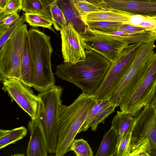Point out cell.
<instances>
[{"instance_id": "obj_2", "label": "cell", "mask_w": 156, "mask_h": 156, "mask_svg": "<svg viewBox=\"0 0 156 156\" xmlns=\"http://www.w3.org/2000/svg\"><path fill=\"white\" fill-rule=\"evenodd\" d=\"M95 101L94 95L82 93L69 106L61 104L57 122L58 138L55 151L56 156L70 151L71 143L83 124Z\"/></svg>"}, {"instance_id": "obj_18", "label": "cell", "mask_w": 156, "mask_h": 156, "mask_svg": "<svg viewBox=\"0 0 156 156\" xmlns=\"http://www.w3.org/2000/svg\"><path fill=\"white\" fill-rule=\"evenodd\" d=\"M134 121V117L130 114L117 111L116 115L112 119L111 126L117 133V147L122 139L131 132Z\"/></svg>"}, {"instance_id": "obj_15", "label": "cell", "mask_w": 156, "mask_h": 156, "mask_svg": "<svg viewBox=\"0 0 156 156\" xmlns=\"http://www.w3.org/2000/svg\"><path fill=\"white\" fill-rule=\"evenodd\" d=\"M30 139L27 150V156H47L48 150L43 133L37 118L29 121Z\"/></svg>"}, {"instance_id": "obj_11", "label": "cell", "mask_w": 156, "mask_h": 156, "mask_svg": "<svg viewBox=\"0 0 156 156\" xmlns=\"http://www.w3.org/2000/svg\"><path fill=\"white\" fill-rule=\"evenodd\" d=\"M2 89L7 92L13 101L26 112L32 119L37 118L39 100L37 95L30 87L21 80L15 78H10L2 81Z\"/></svg>"}, {"instance_id": "obj_13", "label": "cell", "mask_w": 156, "mask_h": 156, "mask_svg": "<svg viewBox=\"0 0 156 156\" xmlns=\"http://www.w3.org/2000/svg\"><path fill=\"white\" fill-rule=\"evenodd\" d=\"M118 106L110 102L108 99L95 100L93 106L87 116L78 133L87 131L91 127L92 131L97 130L98 125L101 122L104 123L105 119L111 114L114 112Z\"/></svg>"}, {"instance_id": "obj_37", "label": "cell", "mask_w": 156, "mask_h": 156, "mask_svg": "<svg viewBox=\"0 0 156 156\" xmlns=\"http://www.w3.org/2000/svg\"><path fill=\"white\" fill-rule=\"evenodd\" d=\"M135 0V1H143L156 2V0Z\"/></svg>"}, {"instance_id": "obj_20", "label": "cell", "mask_w": 156, "mask_h": 156, "mask_svg": "<svg viewBox=\"0 0 156 156\" xmlns=\"http://www.w3.org/2000/svg\"><path fill=\"white\" fill-rule=\"evenodd\" d=\"M118 136L115 130L111 127L104 136L95 156H115Z\"/></svg>"}, {"instance_id": "obj_9", "label": "cell", "mask_w": 156, "mask_h": 156, "mask_svg": "<svg viewBox=\"0 0 156 156\" xmlns=\"http://www.w3.org/2000/svg\"><path fill=\"white\" fill-rule=\"evenodd\" d=\"M134 118L131 133L132 148L145 140L151 147L150 156H156V111L150 104L143 107Z\"/></svg>"}, {"instance_id": "obj_30", "label": "cell", "mask_w": 156, "mask_h": 156, "mask_svg": "<svg viewBox=\"0 0 156 156\" xmlns=\"http://www.w3.org/2000/svg\"><path fill=\"white\" fill-rule=\"evenodd\" d=\"M131 133L127 134L119 143L115 156H130L131 153Z\"/></svg>"}, {"instance_id": "obj_14", "label": "cell", "mask_w": 156, "mask_h": 156, "mask_svg": "<svg viewBox=\"0 0 156 156\" xmlns=\"http://www.w3.org/2000/svg\"><path fill=\"white\" fill-rule=\"evenodd\" d=\"M105 1L108 8L144 16L156 15V2L126 0Z\"/></svg>"}, {"instance_id": "obj_19", "label": "cell", "mask_w": 156, "mask_h": 156, "mask_svg": "<svg viewBox=\"0 0 156 156\" xmlns=\"http://www.w3.org/2000/svg\"><path fill=\"white\" fill-rule=\"evenodd\" d=\"M128 12L114 9H107L93 12L88 14L84 21H106L122 23L125 24L127 21Z\"/></svg>"}, {"instance_id": "obj_32", "label": "cell", "mask_w": 156, "mask_h": 156, "mask_svg": "<svg viewBox=\"0 0 156 156\" xmlns=\"http://www.w3.org/2000/svg\"><path fill=\"white\" fill-rule=\"evenodd\" d=\"M149 29H147L135 26L129 24L123 23L120 27L119 28V30H122L130 32H140Z\"/></svg>"}, {"instance_id": "obj_17", "label": "cell", "mask_w": 156, "mask_h": 156, "mask_svg": "<svg viewBox=\"0 0 156 156\" xmlns=\"http://www.w3.org/2000/svg\"><path fill=\"white\" fill-rule=\"evenodd\" d=\"M21 80L25 84L33 87L34 81L33 63L27 34L24 40L20 66Z\"/></svg>"}, {"instance_id": "obj_24", "label": "cell", "mask_w": 156, "mask_h": 156, "mask_svg": "<svg viewBox=\"0 0 156 156\" xmlns=\"http://www.w3.org/2000/svg\"><path fill=\"white\" fill-rule=\"evenodd\" d=\"M86 22L90 29L104 33L117 31L123 24L120 22L106 21H86Z\"/></svg>"}, {"instance_id": "obj_27", "label": "cell", "mask_w": 156, "mask_h": 156, "mask_svg": "<svg viewBox=\"0 0 156 156\" xmlns=\"http://www.w3.org/2000/svg\"><path fill=\"white\" fill-rule=\"evenodd\" d=\"M72 0L84 21V19L88 14L105 10L93 5L85 0Z\"/></svg>"}, {"instance_id": "obj_31", "label": "cell", "mask_w": 156, "mask_h": 156, "mask_svg": "<svg viewBox=\"0 0 156 156\" xmlns=\"http://www.w3.org/2000/svg\"><path fill=\"white\" fill-rule=\"evenodd\" d=\"M20 17L17 13H15L0 18V34L9 28Z\"/></svg>"}, {"instance_id": "obj_33", "label": "cell", "mask_w": 156, "mask_h": 156, "mask_svg": "<svg viewBox=\"0 0 156 156\" xmlns=\"http://www.w3.org/2000/svg\"><path fill=\"white\" fill-rule=\"evenodd\" d=\"M87 2L103 9H107L105 0H85Z\"/></svg>"}, {"instance_id": "obj_34", "label": "cell", "mask_w": 156, "mask_h": 156, "mask_svg": "<svg viewBox=\"0 0 156 156\" xmlns=\"http://www.w3.org/2000/svg\"><path fill=\"white\" fill-rule=\"evenodd\" d=\"M9 0H0V10H2L5 6Z\"/></svg>"}, {"instance_id": "obj_12", "label": "cell", "mask_w": 156, "mask_h": 156, "mask_svg": "<svg viewBox=\"0 0 156 156\" xmlns=\"http://www.w3.org/2000/svg\"><path fill=\"white\" fill-rule=\"evenodd\" d=\"M60 33L64 62L75 63L84 60L86 49L83 37L70 23L63 27Z\"/></svg>"}, {"instance_id": "obj_5", "label": "cell", "mask_w": 156, "mask_h": 156, "mask_svg": "<svg viewBox=\"0 0 156 156\" xmlns=\"http://www.w3.org/2000/svg\"><path fill=\"white\" fill-rule=\"evenodd\" d=\"M154 41L144 43L127 72L108 100L119 106L120 101L134 92L146 76L153 61Z\"/></svg>"}, {"instance_id": "obj_36", "label": "cell", "mask_w": 156, "mask_h": 156, "mask_svg": "<svg viewBox=\"0 0 156 156\" xmlns=\"http://www.w3.org/2000/svg\"><path fill=\"white\" fill-rule=\"evenodd\" d=\"M156 103V94L154 97V98H153V100L151 102L150 104L151 105H154Z\"/></svg>"}, {"instance_id": "obj_29", "label": "cell", "mask_w": 156, "mask_h": 156, "mask_svg": "<svg viewBox=\"0 0 156 156\" xmlns=\"http://www.w3.org/2000/svg\"><path fill=\"white\" fill-rule=\"evenodd\" d=\"M23 0H9L5 7L0 10V18L18 12L22 10Z\"/></svg>"}, {"instance_id": "obj_38", "label": "cell", "mask_w": 156, "mask_h": 156, "mask_svg": "<svg viewBox=\"0 0 156 156\" xmlns=\"http://www.w3.org/2000/svg\"><path fill=\"white\" fill-rule=\"evenodd\" d=\"M155 109V110L156 111V103L154 105Z\"/></svg>"}, {"instance_id": "obj_1", "label": "cell", "mask_w": 156, "mask_h": 156, "mask_svg": "<svg viewBox=\"0 0 156 156\" xmlns=\"http://www.w3.org/2000/svg\"><path fill=\"white\" fill-rule=\"evenodd\" d=\"M86 58L73 63H63L56 66L55 74L61 80L71 83L83 93L94 95L102 83L111 64L101 54L86 50Z\"/></svg>"}, {"instance_id": "obj_26", "label": "cell", "mask_w": 156, "mask_h": 156, "mask_svg": "<svg viewBox=\"0 0 156 156\" xmlns=\"http://www.w3.org/2000/svg\"><path fill=\"white\" fill-rule=\"evenodd\" d=\"M77 156H92L93 153L87 141L83 139H74L70 147Z\"/></svg>"}, {"instance_id": "obj_35", "label": "cell", "mask_w": 156, "mask_h": 156, "mask_svg": "<svg viewBox=\"0 0 156 156\" xmlns=\"http://www.w3.org/2000/svg\"><path fill=\"white\" fill-rule=\"evenodd\" d=\"M44 3L50 5L54 2L55 0H41Z\"/></svg>"}, {"instance_id": "obj_21", "label": "cell", "mask_w": 156, "mask_h": 156, "mask_svg": "<svg viewBox=\"0 0 156 156\" xmlns=\"http://www.w3.org/2000/svg\"><path fill=\"white\" fill-rule=\"evenodd\" d=\"M27 133L26 128L21 126L11 129H0V149L14 144L23 139Z\"/></svg>"}, {"instance_id": "obj_6", "label": "cell", "mask_w": 156, "mask_h": 156, "mask_svg": "<svg viewBox=\"0 0 156 156\" xmlns=\"http://www.w3.org/2000/svg\"><path fill=\"white\" fill-rule=\"evenodd\" d=\"M28 31L27 25L24 23L16 30L0 50L1 81L10 78L21 80V60Z\"/></svg>"}, {"instance_id": "obj_22", "label": "cell", "mask_w": 156, "mask_h": 156, "mask_svg": "<svg viewBox=\"0 0 156 156\" xmlns=\"http://www.w3.org/2000/svg\"><path fill=\"white\" fill-rule=\"evenodd\" d=\"M22 10L25 13L39 14L52 20L50 5L41 0H23Z\"/></svg>"}, {"instance_id": "obj_4", "label": "cell", "mask_w": 156, "mask_h": 156, "mask_svg": "<svg viewBox=\"0 0 156 156\" xmlns=\"http://www.w3.org/2000/svg\"><path fill=\"white\" fill-rule=\"evenodd\" d=\"M63 89L55 85L37 95L39 104L37 119L42 130L48 152L54 154L58 141L57 122Z\"/></svg>"}, {"instance_id": "obj_23", "label": "cell", "mask_w": 156, "mask_h": 156, "mask_svg": "<svg viewBox=\"0 0 156 156\" xmlns=\"http://www.w3.org/2000/svg\"><path fill=\"white\" fill-rule=\"evenodd\" d=\"M24 18L26 21L33 27H42L54 31L52 27V20L46 17L35 13H25Z\"/></svg>"}, {"instance_id": "obj_8", "label": "cell", "mask_w": 156, "mask_h": 156, "mask_svg": "<svg viewBox=\"0 0 156 156\" xmlns=\"http://www.w3.org/2000/svg\"><path fill=\"white\" fill-rule=\"evenodd\" d=\"M156 94V64L151 63L141 84L132 93L120 101V111L134 117L143 107L151 103Z\"/></svg>"}, {"instance_id": "obj_10", "label": "cell", "mask_w": 156, "mask_h": 156, "mask_svg": "<svg viewBox=\"0 0 156 156\" xmlns=\"http://www.w3.org/2000/svg\"><path fill=\"white\" fill-rule=\"evenodd\" d=\"M86 50L94 51L112 62L128 44L118 36L88 28L82 35Z\"/></svg>"}, {"instance_id": "obj_28", "label": "cell", "mask_w": 156, "mask_h": 156, "mask_svg": "<svg viewBox=\"0 0 156 156\" xmlns=\"http://www.w3.org/2000/svg\"><path fill=\"white\" fill-rule=\"evenodd\" d=\"M25 21L24 17H20L12 26L0 34V50L16 30Z\"/></svg>"}, {"instance_id": "obj_25", "label": "cell", "mask_w": 156, "mask_h": 156, "mask_svg": "<svg viewBox=\"0 0 156 156\" xmlns=\"http://www.w3.org/2000/svg\"><path fill=\"white\" fill-rule=\"evenodd\" d=\"M50 10L54 28L60 31L67 24L64 14L58 6L53 3L50 5Z\"/></svg>"}, {"instance_id": "obj_7", "label": "cell", "mask_w": 156, "mask_h": 156, "mask_svg": "<svg viewBox=\"0 0 156 156\" xmlns=\"http://www.w3.org/2000/svg\"><path fill=\"white\" fill-rule=\"evenodd\" d=\"M144 44L139 43L128 45L111 63L104 79L94 94L95 100H105L110 96Z\"/></svg>"}, {"instance_id": "obj_3", "label": "cell", "mask_w": 156, "mask_h": 156, "mask_svg": "<svg viewBox=\"0 0 156 156\" xmlns=\"http://www.w3.org/2000/svg\"><path fill=\"white\" fill-rule=\"evenodd\" d=\"M27 37L33 66V87L39 93L42 92L52 87L55 82L51 66V38L34 28L28 30Z\"/></svg>"}, {"instance_id": "obj_16", "label": "cell", "mask_w": 156, "mask_h": 156, "mask_svg": "<svg viewBox=\"0 0 156 156\" xmlns=\"http://www.w3.org/2000/svg\"><path fill=\"white\" fill-rule=\"evenodd\" d=\"M54 3L62 11L67 24H72L81 35L86 33L89 27L82 19L72 0H55Z\"/></svg>"}]
</instances>
